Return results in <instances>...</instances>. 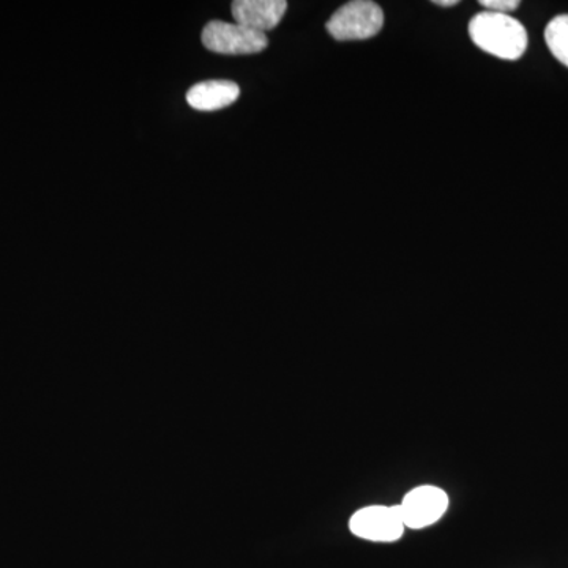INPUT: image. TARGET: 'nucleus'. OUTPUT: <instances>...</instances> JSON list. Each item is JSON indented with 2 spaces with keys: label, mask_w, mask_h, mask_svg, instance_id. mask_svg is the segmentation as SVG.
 Wrapping results in <instances>:
<instances>
[{
  "label": "nucleus",
  "mask_w": 568,
  "mask_h": 568,
  "mask_svg": "<svg viewBox=\"0 0 568 568\" xmlns=\"http://www.w3.org/2000/svg\"><path fill=\"white\" fill-rule=\"evenodd\" d=\"M480 6L493 13L508 14L519 7L518 0H480Z\"/></svg>",
  "instance_id": "nucleus-9"
},
{
  "label": "nucleus",
  "mask_w": 568,
  "mask_h": 568,
  "mask_svg": "<svg viewBox=\"0 0 568 568\" xmlns=\"http://www.w3.org/2000/svg\"><path fill=\"white\" fill-rule=\"evenodd\" d=\"M287 10L284 0H237L233 3V17L237 24L265 33L282 22Z\"/></svg>",
  "instance_id": "nucleus-6"
},
{
  "label": "nucleus",
  "mask_w": 568,
  "mask_h": 568,
  "mask_svg": "<svg viewBox=\"0 0 568 568\" xmlns=\"http://www.w3.org/2000/svg\"><path fill=\"white\" fill-rule=\"evenodd\" d=\"M203 43L216 54L245 55L257 54L267 48L265 33L254 32L244 26L224 21H211L203 31Z\"/></svg>",
  "instance_id": "nucleus-3"
},
{
  "label": "nucleus",
  "mask_w": 568,
  "mask_h": 568,
  "mask_svg": "<svg viewBox=\"0 0 568 568\" xmlns=\"http://www.w3.org/2000/svg\"><path fill=\"white\" fill-rule=\"evenodd\" d=\"M241 97V88L233 81H204L186 92V102L196 111H219L231 106Z\"/></svg>",
  "instance_id": "nucleus-7"
},
{
  "label": "nucleus",
  "mask_w": 568,
  "mask_h": 568,
  "mask_svg": "<svg viewBox=\"0 0 568 568\" xmlns=\"http://www.w3.org/2000/svg\"><path fill=\"white\" fill-rule=\"evenodd\" d=\"M469 36L477 48L504 61H517L528 48V32L510 14L481 11L469 22Z\"/></svg>",
  "instance_id": "nucleus-1"
},
{
  "label": "nucleus",
  "mask_w": 568,
  "mask_h": 568,
  "mask_svg": "<svg viewBox=\"0 0 568 568\" xmlns=\"http://www.w3.org/2000/svg\"><path fill=\"white\" fill-rule=\"evenodd\" d=\"M436 6L439 7H455L458 6V0H436Z\"/></svg>",
  "instance_id": "nucleus-10"
},
{
  "label": "nucleus",
  "mask_w": 568,
  "mask_h": 568,
  "mask_svg": "<svg viewBox=\"0 0 568 568\" xmlns=\"http://www.w3.org/2000/svg\"><path fill=\"white\" fill-rule=\"evenodd\" d=\"M403 519L409 529H425L435 525L446 515L448 508V496L443 488L433 485H422L413 488L402 504Z\"/></svg>",
  "instance_id": "nucleus-5"
},
{
  "label": "nucleus",
  "mask_w": 568,
  "mask_h": 568,
  "mask_svg": "<svg viewBox=\"0 0 568 568\" xmlns=\"http://www.w3.org/2000/svg\"><path fill=\"white\" fill-rule=\"evenodd\" d=\"M384 11L369 0H353L332 14L327 32L338 41L368 40L383 31Z\"/></svg>",
  "instance_id": "nucleus-2"
},
{
  "label": "nucleus",
  "mask_w": 568,
  "mask_h": 568,
  "mask_svg": "<svg viewBox=\"0 0 568 568\" xmlns=\"http://www.w3.org/2000/svg\"><path fill=\"white\" fill-rule=\"evenodd\" d=\"M545 40L551 54L568 67V14L556 17L545 29Z\"/></svg>",
  "instance_id": "nucleus-8"
},
{
  "label": "nucleus",
  "mask_w": 568,
  "mask_h": 568,
  "mask_svg": "<svg viewBox=\"0 0 568 568\" xmlns=\"http://www.w3.org/2000/svg\"><path fill=\"white\" fill-rule=\"evenodd\" d=\"M354 536L376 544H392L405 534V519L399 506H369L355 511L349 519Z\"/></svg>",
  "instance_id": "nucleus-4"
}]
</instances>
